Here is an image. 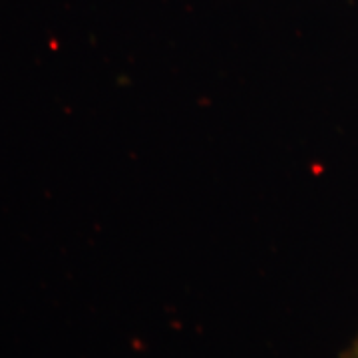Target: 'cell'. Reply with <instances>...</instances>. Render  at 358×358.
I'll list each match as a JSON object with an SVG mask.
<instances>
[{
	"mask_svg": "<svg viewBox=\"0 0 358 358\" xmlns=\"http://www.w3.org/2000/svg\"><path fill=\"white\" fill-rule=\"evenodd\" d=\"M343 358H358V334H357V338L352 341V345L348 346V348L345 350Z\"/></svg>",
	"mask_w": 358,
	"mask_h": 358,
	"instance_id": "cell-1",
	"label": "cell"
}]
</instances>
